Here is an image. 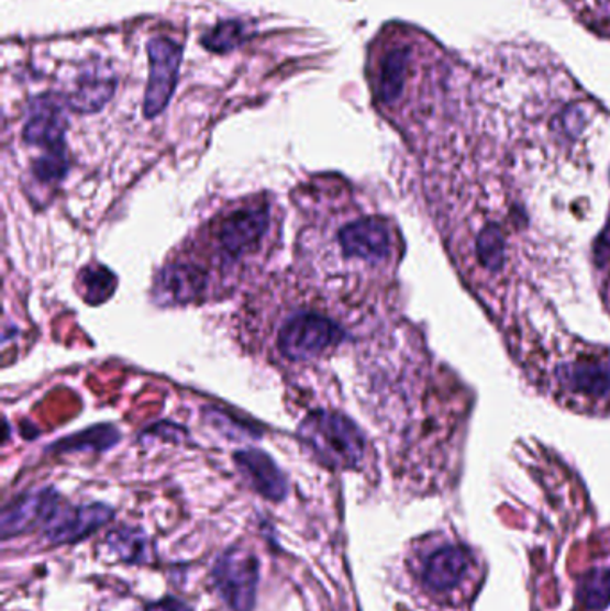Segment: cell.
<instances>
[{
  "label": "cell",
  "instance_id": "obj_1",
  "mask_svg": "<svg viewBox=\"0 0 610 611\" xmlns=\"http://www.w3.org/2000/svg\"><path fill=\"white\" fill-rule=\"evenodd\" d=\"M298 438L322 467L332 470L356 468L366 454L361 427L335 411L318 410L304 416Z\"/></svg>",
  "mask_w": 610,
  "mask_h": 611
},
{
  "label": "cell",
  "instance_id": "obj_2",
  "mask_svg": "<svg viewBox=\"0 0 610 611\" xmlns=\"http://www.w3.org/2000/svg\"><path fill=\"white\" fill-rule=\"evenodd\" d=\"M212 581L231 611H255L258 597L259 559L242 545H231L215 559Z\"/></svg>",
  "mask_w": 610,
  "mask_h": 611
},
{
  "label": "cell",
  "instance_id": "obj_3",
  "mask_svg": "<svg viewBox=\"0 0 610 611\" xmlns=\"http://www.w3.org/2000/svg\"><path fill=\"white\" fill-rule=\"evenodd\" d=\"M344 330L328 316L299 313L279 330L278 349L290 362H312L341 344Z\"/></svg>",
  "mask_w": 610,
  "mask_h": 611
},
{
  "label": "cell",
  "instance_id": "obj_4",
  "mask_svg": "<svg viewBox=\"0 0 610 611\" xmlns=\"http://www.w3.org/2000/svg\"><path fill=\"white\" fill-rule=\"evenodd\" d=\"M147 54H149V82L145 88L144 115L154 119L164 113L176 93L179 68L184 62V47L167 36H154L147 44Z\"/></svg>",
  "mask_w": 610,
  "mask_h": 611
},
{
  "label": "cell",
  "instance_id": "obj_5",
  "mask_svg": "<svg viewBox=\"0 0 610 611\" xmlns=\"http://www.w3.org/2000/svg\"><path fill=\"white\" fill-rule=\"evenodd\" d=\"M62 508V496L54 488H36L15 497L5 504L0 515V538L27 535L34 530H45Z\"/></svg>",
  "mask_w": 610,
  "mask_h": 611
},
{
  "label": "cell",
  "instance_id": "obj_6",
  "mask_svg": "<svg viewBox=\"0 0 610 611\" xmlns=\"http://www.w3.org/2000/svg\"><path fill=\"white\" fill-rule=\"evenodd\" d=\"M67 125L65 102L54 93H45L30 102L22 136L27 145L45 148V153H59L65 151Z\"/></svg>",
  "mask_w": 610,
  "mask_h": 611
},
{
  "label": "cell",
  "instance_id": "obj_7",
  "mask_svg": "<svg viewBox=\"0 0 610 611\" xmlns=\"http://www.w3.org/2000/svg\"><path fill=\"white\" fill-rule=\"evenodd\" d=\"M115 519V510L104 502L63 507L45 527V538L53 545H70L92 536Z\"/></svg>",
  "mask_w": 610,
  "mask_h": 611
},
{
  "label": "cell",
  "instance_id": "obj_8",
  "mask_svg": "<svg viewBox=\"0 0 610 611\" xmlns=\"http://www.w3.org/2000/svg\"><path fill=\"white\" fill-rule=\"evenodd\" d=\"M233 462L244 481L265 501L281 502L289 496L287 476L269 454L259 449L239 451L233 454Z\"/></svg>",
  "mask_w": 610,
  "mask_h": 611
},
{
  "label": "cell",
  "instance_id": "obj_9",
  "mask_svg": "<svg viewBox=\"0 0 610 611\" xmlns=\"http://www.w3.org/2000/svg\"><path fill=\"white\" fill-rule=\"evenodd\" d=\"M339 244L346 258L384 262L390 251L389 225L378 216L355 220L339 231Z\"/></svg>",
  "mask_w": 610,
  "mask_h": 611
},
{
  "label": "cell",
  "instance_id": "obj_10",
  "mask_svg": "<svg viewBox=\"0 0 610 611\" xmlns=\"http://www.w3.org/2000/svg\"><path fill=\"white\" fill-rule=\"evenodd\" d=\"M269 227L267 208H245L231 213L219 230V245L224 256L239 259L255 248Z\"/></svg>",
  "mask_w": 610,
  "mask_h": 611
},
{
  "label": "cell",
  "instance_id": "obj_11",
  "mask_svg": "<svg viewBox=\"0 0 610 611\" xmlns=\"http://www.w3.org/2000/svg\"><path fill=\"white\" fill-rule=\"evenodd\" d=\"M208 276L192 263H173L158 274L154 296L159 304H188L207 288Z\"/></svg>",
  "mask_w": 610,
  "mask_h": 611
},
{
  "label": "cell",
  "instance_id": "obj_12",
  "mask_svg": "<svg viewBox=\"0 0 610 611\" xmlns=\"http://www.w3.org/2000/svg\"><path fill=\"white\" fill-rule=\"evenodd\" d=\"M469 567L467 553L455 545H446L428 556L423 567L424 587L432 592H450L466 576Z\"/></svg>",
  "mask_w": 610,
  "mask_h": 611
},
{
  "label": "cell",
  "instance_id": "obj_13",
  "mask_svg": "<svg viewBox=\"0 0 610 611\" xmlns=\"http://www.w3.org/2000/svg\"><path fill=\"white\" fill-rule=\"evenodd\" d=\"M564 387L573 393L591 399H606L610 393V362L600 358H580L558 370Z\"/></svg>",
  "mask_w": 610,
  "mask_h": 611
},
{
  "label": "cell",
  "instance_id": "obj_14",
  "mask_svg": "<svg viewBox=\"0 0 610 611\" xmlns=\"http://www.w3.org/2000/svg\"><path fill=\"white\" fill-rule=\"evenodd\" d=\"M108 549L127 565H151L156 559V547L144 530L135 525H121L107 536Z\"/></svg>",
  "mask_w": 610,
  "mask_h": 611
},
{
  "label": "cell",
  "instance_id": "obj_15",
  "mask_svg": "<svg viewBox=\"0 0 610 611\" xmlns=\"http://www.w3.org/2000/svg\"><path fill=\"white\" fill-rule=\"evenodd\" d=\"M115 90V77L107 76L101 70H90L82 74L68 105L77 113H96L110 102Z\"/></svg>",
  "mask_w": 610,
  "mask_h": 611
},
{
  "label": "cell",
  "instance_id": "obj_16",
  "mask_svg": "<svg viewBox=\"0 0 610 611\" xmlns=\"http://www.w3.org/2000/svg\"><path fill=\"white\" fill-rule=\"evenodd\" d=\"M409 65L410 48L395 47L385 54L376 79V93L381 102L395 104L401 97L409 76Z\"/></svg>",
  "mask_w": 610,
  "mask_h": 611
},
{
  "label": "cell",
  "instance_id": "obj_17",
  "mask_svg": "<svg viewBox=\"0 0 610 611\" xmlns=\"http://www.w3.org/2000/svg\"><path fill=\"white\" fill-rule=\"evenodd\" d=\"M119 431L111 425H97L92 430L79 433V435L70 436L54 444L51 449L56 453H77V451H108L113 445L119 444Z\"/></svg>",
  "mask_w": 610,
  "mask_h": 611
},
{
  "label": "cell",
  "instance_id": "obj_18",
  "mask_svg": "<svg viewBox=\"0 0 610 611\" xmlns=\"http://www.w3.org/2000/svg\"><path fill=\"white\" fill-rule=\"evenodd\" d=\"M578 599L587 610H606L610 604V568H592L584 574Z\"/></svg>",
  "mask_w": 610,
  "mask_h": 611
},
{
  "label": "cell",
  "instance_id": "obj_19",
  "mask_svg": "<svg viewBox=\"0 0 610 611\" xmlns=\"http://www.w3.org/2000/svg\"><path fill=\"white\" fill-rule=\"evenodd\" d=\"M245 40V27L239 20H226L217 24L201 38L202 47L210 53L226 54L241 47Z\"/></svg>",
  "mask_w": 610,
  "mask_h": 611
},
{
  "label": "cell",
  "instance_id": "obj_20",
  "mask_svg": "<svg viewBox=\"0 0 610 611\" xmlns=\"http://www.w3.org/2000/svg\"><path fill=\"white\" fill-rule=\"evenodd\" d=\"M504 238L498 225H487L476 240V253L481 267L487 270H500L504 263Z\"/></svg>",
  "mask_w": 610,
  "mask_h": 611
},
{
  "label": "cell",
  "instance_id": "obj_21",
  "mask_svg": "<svg viewBox=\"0 0 610 611\" xmlns=\"http://www.w3.org/2000/svg\"><path fill=\"white\" fill-rule=\"evenodd\" d=\"M81 281L85 285V301L88 304H101V302H107L113 291H115L117 279L113 274L108 270V268L99 267H88L81 273Z\"/></svg>",
  "mask_w": 610,
  "mask_h": 611
},
{
  "label": "cell",
  "instance_id": "obj_22",
  "mask_svg": "<svg viewBox=\"0 0 610 611\" xmlns=\"http://www.w3.org/2000/svg\"><path fill=\"white\" fill-rule=\"evenodd\" d=\"M68 173V159L65 151L59 153H45L33 165V174L38 181H59Z\"/></svg>",
  "mask_w": 610,
  "mask_h": 611
},
{
  "label": "cell",
  "instance_id": "obj_23",
  "mask_svg": "<svg viewBox=\"0 0 610 611\" xmlns=\"http://www.w3.org/2000/svg\"><path fill=\"white\" fill-rule=\"evenodd\" d=\"M142 611H193V608L178 597L165 596L158 601L145 602Z\"/></svg>",
  "mask_w": 610,
  "mask_h": 611
},
{
  "label": "cell",
  "instance_id": "obj_24",
  "mask_svg": "<svg viewBox=\"0 0 610 611\" xmlns=\"http://www.w3.org/2000/svg\"><path fill=\"white\" fill-rule=\"evenodd\" d=\"M596 256H598L600 262L601 259L610 258V220L607 230L603 231L601 238L598 240V244H596Z\"/></svg>",
  "mask_w": 610,
  "mask_h": 611
}]
</instances>
